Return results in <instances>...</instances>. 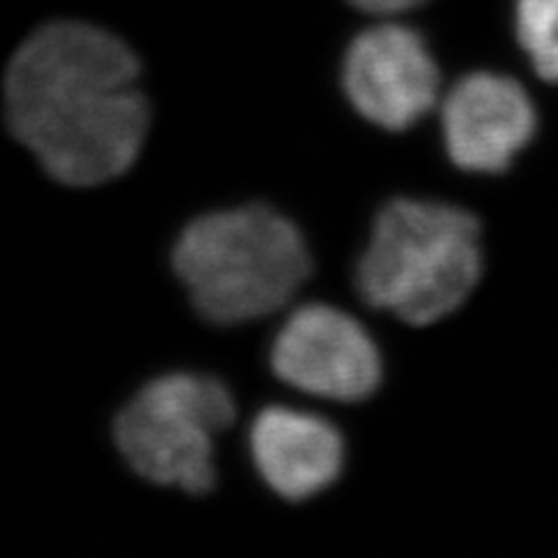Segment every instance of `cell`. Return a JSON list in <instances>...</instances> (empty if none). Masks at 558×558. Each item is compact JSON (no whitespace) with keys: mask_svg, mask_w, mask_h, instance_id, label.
Masks as SVG:
<instances>
[{"mask_svg":"<svg viewBox=\"0 0 558 558\" xmlns=\"http://www.w3.org/2000/svg\"><path fill=\"white\" fill-rule=\"evenodd\" d=\"M5 119L51 180L112 182L137 161L149 131L140 63L98 26L47 24L10 59Z\"/></svg>","mask_w":558,"mask_h":558,"instance_id":"obj_1","label":"cell"},{"mask_svg":"<svg viewBox=\"0 0 558 558\" xmlns=\"http://www.w3.org/2000/svg\"><path fill=\"white\" fill-rule=\"evenodd\" d=\"M172 268L203 319L238 326L287 307L312 258L293 221L254 203L191 221L174 242Z\"/></svg>","mask_w":558,"mask_h":558,"instance_id":"obj_2","label":"cell"},{"mask_svg":"<svg viewBox=\"0 0 558 558\" xmlns=\"http://www.w3.org/2000/svg\"><path fill=\"white\" fill-rule=\"evenodd\" d=\"M482 277L480 221L463 207L400 198L381 209L356 266L365 305L410 326L457 312Z\"/></svg>","mask_w":558,"mask_h":558,"instance_id":"obj_3","label":"cell"},{"mask_svg":"<svg viewBox=\"0 0 558 558\" xmlns=\"http://www.w3.org/2000/svg\"><path fill=\"white\" fill-rule=\"evenodd\" d=\"M217 377L170 373L140 389L114 422V442L135 473L159 486L207 494L217 482L215 440L235 422Z\"/></svg>","mask_w":558,"mask_h":558,"instance_id":"obj_4","label":"cell"},{"mask_svg":"<svg viewBox=\"0 0 558 558\" xmlns=\"http://www.w3.org/2000/svg\"><path fill=\"white\" fill-rule=\"evenodd\" d=\"M270 368L287 387L336 403L371 398L381 381V356L368 330L330 305L291 312L270 344Z\"/></svg>","mask_w":558,"mask_h":558,"instance_id":"obj_5","label":"cell"},{"mask_svg":"<svg viewBox=\"0 0 558 558\" xmlns=\"http://www.w3.org/2000/svg\"><path fill=\"white\" fill-rule=\"evenodd\" d=\"M342 89L352 108L384 131H408L440 98V70L426 40L403 24H377L349 45Z\"/></svg>","mask_w":558,"mask_h":558,"instance_id":"obj_6","label":"cell"},{"mask_svg":"<svg viewBox=\"0 0 558 558\" xmlns=\"http://www.w3.org/2000/svg\"><path fill=\"white\" fill-rule=\"evenodd\" d=\"M535 131V105L526 89L508 75H465L442 102L445 147L451 163L465 172L508 170Z\"/></svg>","mask_w":558,"mask_h":558,"instance_id":"obj_7","label":"cell"},{"mask_svg":"<svg viewBox=\"0 0 558 558\" xmlns=\"http://www.w3.org/2000/svg\"><path fill=\"white\" fill-rule=\"evenodd\" d=\"M250 451L260 480L291 502L319 496L336 484L344 468L338 428L317 414L291 408H266L256 414Z\"/></svg>","mask_w":558,"mask_h":558,"instance_id":"obj_8","label":"cell"},{"mask_svg":"<svg viewBox=\"0 0 558 558\" xmlns=\"http://www.w3.org/2000/svg\"><path fill=\"white\" fill-rule=\"evenodd\" d=\"M514 31L535 73L558 84V0H517Z\"/></svg>","mask_w":558,"mask_h":558,"instance_id":"obj_9","label":"cell"},{"mask_svg":"<svg viewBox=\"0 0 558 558\" xmlns=\"http://www.w3.org/2000/svg\"><path fill=\"white\" fill-rule=\"evenodd\" d=\"M349 3L359 8L361 12L377 14V16H393V14H403L418 8L424 0H349Z\"/></svg>","mask_w":558,"mask_h":558,"instance_id":"obj_10","label":"cell"}]
</instances>
